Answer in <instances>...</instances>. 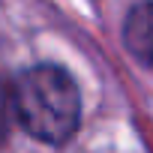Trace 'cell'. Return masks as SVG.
Returning a JSON list of instances; mask_svg holds the SVG:
<instances>
[{"label": "cell", "mask_w": 153, "mask_h": 153, "mask_svg": "<svg viewBox=\"0 0 153 153\" xmlns=\"http://www.w3.org/2000/svg\"><path fill=\"white\" fill-rule=\"evenodd\" d=\"M9 120H12V96H9V87L0 81V144L9 135Z\"/></svg>", "instance_id": "3"}, {"label": "cell", "mask_w": 153, "mask_h": 153, "mask_svg": "<svg viewBox=\"0 0 153 153\" xmlns=\"http://www.w3.org/2000/svg\"><path fill=\"white\" fill-rule=\"evenodd\" d=\"M123 42L141 63L153 66V3H141L126 15Z\"/></svg>", "instance_id": "2"}, {"label": "cell", "mask_w": 153, "mask_h": 153, "mask_svg": "<svg viewBox=\"0 0 153 153\" xmlns=\"http://www.w3.org/2000/svg\"><path fill=\"white\" fill-rule=\"evenodd\" d=\"M12 117L39 141L63 144L81 123V96L72 75L60 66L24 69L9 87Z\"/></svg>", "instance_id": "1"}]
</instances>
